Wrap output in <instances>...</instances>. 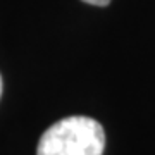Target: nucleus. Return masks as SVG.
<instances>
[{
	"instance_id": "obj_1",
	"label": "nucleus",
	"mask_w": 155,
	"mask_h": 155,
	"mask_svg": "<svg viewBox=\"0 0 155 155\" xmlns=\"http://www.w3.org/2000/svg\"><path fill=\"white\" fill-rule=\"evenodd\" d=\"M105 133L98 121L71 116L57 121L41 134L36 155H102Z\"/></svg>"
},
{
	"instance_id": "obj_2",
	"label": "nucleus",
	"mask_w": 155,
	"mask_h": 155,
	"mask_svg": "<svg viewBox=\"0 0 155 155\" xmlns=\"http://www.w3.org/2000/svg\"><path fill=\"white\" fill-rule=\"evenodd\" d=\"M83 2L90 4V5H98V7H105L110 4V0H83Z\"/></svg>"
},
{
	"instance_id": "obj_3",
	"label": "nucleus",
	"mask_w": 155,
	"mask_h": 155,
	"mask_svg": "<svg viewBox=\"0 0 155 155\" xmlns=\"http://www.w3.org/2000/svg\"><path fill=\"white\" fill-rule=\"evenodd\" d=\"M2 88H4V84H2V76H0V97H2Z\"/></svg>"
}]
</instances>
